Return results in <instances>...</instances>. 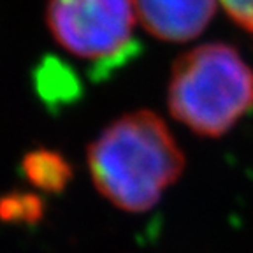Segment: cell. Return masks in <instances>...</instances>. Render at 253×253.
Masks as SVG:
<instances>
[{"label":"cell","instance_id":"ba28073f","mask_svg":"<svg viewBox=\"0 0 253 253\" xmlns=\"http://www.w3.org/2000/svg\"><path fill=\"white\" fill-rule=\"evenodd\" d=\"M227 14L253 36V0H220Z\"/></svg>","mask_w":253,"mask_h":253},{"label":"cell","instance_id":"277c9868","mask_svg":"<svg viewBox=\"0 0 253 253\" xmlns=\"http://www.w3.org/2000/svg\"><path fill=\"white\" fill-rule=\"evenodd\" d=\"M135 14L151 36L186 42L206 30L216 12V0H132Z\"/></svg>","mask_w":253,"mask_h":253},{"label":"cell","instance_id":"3957f363","mask_svg":"<svg viewBox=\"0 0 253 253\" xmlns=\"http://www.w3.org/2000/svg\"><path fill=\"white\" fill-rule=\"evenodd\" d=\"M132 0H47L46 25L69 55L104 79L139 53Z\"/></svg>","mask_w":253,"mask_h":253},{"label":"cell","instance_id":"8992f818","mask_svg":"<svg viewBox=\"0 0 253 253\" xmlns=\"http://www.w3.org/2000/svg\"><path fill=\"white\" fill-rule=\"evenodd\" d=\"M37 88L46 102H69L74 97L78 81L60 62H44L37 72Z\"/></svg>","mask_w":253,"mask_h":253},{"label":"cell","instance_id":"6da1fadb","mask_svg":"<svg viewBox=\"0 0 253 253\" xmlns=\"http://www.w3.org/2000/svg\"><path fill=\"white\" fill-rule=\"evenodd\" d=\"M100 194L130 213L151 210L185 169V155L162 118L135 111L107 125L88 146Z\"/></svg>","mask_w":253,"mask_h":253},{"label":"cell","instance_id":"7a4b0ae2","mask_svg":"<svg viewBox=\"0 0 253 253\" xmlns=\"http://www.w3.org/2000/svg\"><path fill=\"white\" fill-rule=\"evenodd\" d=\"M167 104L192 132L220 137L253 109V69L229 44L195 46L174 62Z\"/></svg>","mask_w":253,"mask_h":253},{"label":"cell","instance_id":"5b68a950","mask_svg":"<svg viewBox=\"0 0 253 253\" xmlns=\"http://www.w3.org/2000/svg\"><path fill=\"white\" fill-rule=\"evenodd\" d=\"M21 170L32 185L49 194L62 192L72 178V167L67 158L46 148L28 151L21 162Z\"/></svg>","mask_w":253,"mask_h":253},{"label":"cell","instance_id":"52a82bcc","mask_svg":"<svg viewBox=\"0 0 253 253\" xmlns=\"http://www.w3.org/2000/svg\"><path fill=\"white\" fill-rule=\"evenodd\" d=\"M42 201L36 195L12 192L0 197V220L9 223H34L42 216Z\"/></svg>","mask_w":253,"mask_h":253}]
</instances>
